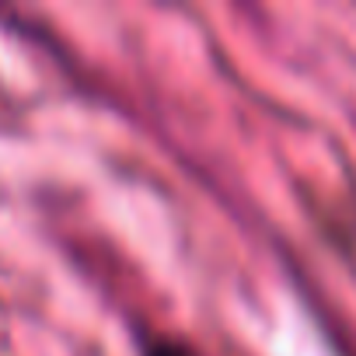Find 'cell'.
Wrapping results in <instances>:
<instances>
[{"label": "cell", "instance_id": "1", "mask_svg": "<svg viewBox=\"0 0 356 356\" xmlns=\"http://www.w3.org/2000/svg\"><path fill=\"white\" fill-rule=\"evenodd\" d=\"M147 356H200V353L178 339H157V342H150Z\"/></svg>", "mask_w": 356, "mask_h": 356}]
</instances>
